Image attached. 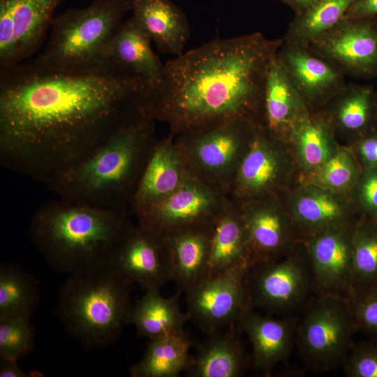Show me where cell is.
<instances>
[{
	"instance_id": "obj_38",
	"label": "cell",
	"mask_w": 377,
	"mask_h": 377,
	"mask_svg": "<svg viewBox=\"0 0 377 377\" xmlns=\"http://www.w3.org/2000/svg\"><path fill=\"white\" fill-rule=\"evenodd\" d=\"M342 367L348 377H377V341H354Z\"/></svg>"
},
{
	"instance_id": "obj_20",
	"label": "cell",
	"mask_w": 377,
	"mask_h": 377,
	"mask_svg": "<svg viewBox=\"0 0 377 377\" xmlns=\"http://www.w3.org/2000/svg\"><path fill=\"white\" fill-rule=\"evenodd\" d=\"M300 315L276 316L249 308L238 325L251 346V367L269 376L276 367L288 359L293 347Z\"/></svg>"
},
{
	"instance_id": "obj_15",
	"label": "cell",
	"mask_w": 377,
	"mask_h": 377,
	"mask_svg": "<svg viewBox=\"0 0 377 377\" xmlns=\"http://www.w3.org/2000/svg\"><path fill=\"white\" fill-rule=\"evenodd\" d=\"M308 45L346 76L377 77V16L345 17Z\"/></svg>"
},
{
	"instance_id": "obj_17",
	"label": "cell",
	"mask_w": 377,
	"mask_h": 377,
	"mask_svg": "<svg viewBox=\"0 0 377 377\" xmlns=\"http://www.w3.org/2000/svg\"><path fill=\"white\" fill-rule=\"evenodd\" d=\"M290 219L298 242L329 226L357 219L349 197L297 182L278 196Z\"/></svg>"
},
{
	"instance_id": "obj_6",
	"label": "cell",
	"mask_w": 377,
	"mask_h": 377,
	"mask_svg": "<svg viewBox=\"0 0 377 377\" xmlns=\"http://www.w3.org/2000/svg\"><path fill=\"white\" fill-rule=\"evenodd\" d=\"M130 0H94L55 17L50 34L35 64L54 70H78L103 63L105 48L131 10Z\"/></svg>"
},
{
	"instance_id": "obj_9",
	"label": "cell",
	"mask_w": 377,
	"mask_h": 377,
	"mask_svg": "<svg viewBox=\"0 0 377 377\" xmlns=\"http://www.w3.org/2000/svg\"><path fill=\"white\" fill-rule=\"evenodd\" d=\"M246 283L251 308L272 316L300 315L315 296L309 260L302 242L281 259L252 267Z\"/></svg>"
},
{
	"instance_id": "obj_40",
	"label": "cell",
	"mask_w": 377,
	"mask_h": 377,
	"mask_svg": "<svg viewBox=\"0 0 377 377\" xmlns=\"http://www.w3.org/2000/svg\"><path fill=\"white\" fill-rule=\"evenodd\" d=\"M347 147L353 154L362 169L377 168V130Z\"/></svg>"
},
{
	"instance_id": "obj_16",
	"label": "cell",
	"mask_w": 377,
	"mask_h": 377,
	"mask_svg": "<svg viewBox=\"0 0 377 377\" xmlns=\"http://www.w3.org/2000/svg\"><path fill=\"white\" fill-rule=\"evenodd\" d=\"M110 265L128 282L145 290L161 289L172 281V267L163 235L134 224Z\"/></svg>"
},
{
	"instance_id": "obj_14",
	"label": "cell",
	"mask_w": 377,
	"mask_h": 377,
	"mask_svg": "<svg viewBox=\"0 0 377 377\" xmlns=\"http://www.w3.org/2000/svg\"><path fill=\"white\" fill-rule=\"evenodd\" d=\"M358 218L329 226L302 242L309 260L315 296L349 300L353 239Z\"/></svg>"
},
{
	"instance_id": "obj_21",
	"label": "cell",
	"mask_w": 377,
	"mask_h": 377,
	"mask_svg": "<svg viewBox=\"0 0 377 377\" xmlns=\"http://www.w3.org/2000/svg\"><path fill=\"white\" fill-rule=\"evenodd\" d=\"M315 110L346 146L377 130V91L371 84L346 83Z\"/></svg>"
},
{
	"instance_id": "obj_35",
	"label": "cell",
	"mask_w": 377,
	"mask_h": 377,
	"mask_svg": "<svg viewBox=\"0 0 377 377\" xmlns=\"http://www.w3.org/2000/svg\"><path fill=\"white\" fill-rule=\"evenodd\" d=\"M362 169L348 147H341L325 163L298 182L348 196Z\"/></svg>"
},
{
	"instance_id": "obj_8",
	"label": "cell",
	"mask_w": 377,
	"mask_h": 377,
	"mask_svg": "<svg viewBox=\"0 0 377 377\" xmlns=\"http://www.w3.org/2000/svg\"><path fill=\"white\" fill-rule=\"evenodd\" d=\"M356 332L349 300L314 296L300 314L295 346L307 369L327 371L343 364Z\"/></svg>"
},
{
	"instance_id": "obj_25",
	"label": "cell",
	"mask_w": 377,
	"mask_h": 377,
	"mask_svg": "<svg viewBox=\"0 0 377 377\" xmlns=\"http://www.w3.org/2000/svg\"><path fill=\"white\" fill-rule=\"evenodd\" d=\"M151 43L149 37L131 16L122 21L108 43L103 61L157 87L164 77V65L153 52Z\"/></svg>"
},
{
	"instance_id": "obj_28",
	"label": "cell",
	"mask_w": 377,
	"mask_h": 377,
	"mask_svg": "<svg viewBox=\"0 0 377 377\" xmlns=\"http://www.w3.org/2000/svg\"><path fill=\"white\" fill-rule=\"evenodd\" d=\"M253 260L239 205L232 200L215 221L205 277L231 268L249 270Z\"/></svg>"
},
{
	"instance_id": "obj_36",
	"label": "cell",
	"mask_w": 377,
	"mask_h": 377,
	"mask_svg": "<svg viewBox=\"0 0 377 377\" xmlns=\"http://www.w3.org/2000/svg\"><path fill=\"white\" fill-rule=\"evenodd\" d=\"M36 330L31 318L0 320V360L18 361L35 347Z\"/></svg>"
},
{
	"instance_id": "obj_44",
	"label": "cell",
	"mask_w": 377,
	"mask_h": 377,
	"mask_svg": "<svg viewBox=\"0 0 377 377\" xmlns=\"http://www.w3.org/2000/svg\"></svg>"
},
{
	"instance_id": "obj_12",
	"label": "cell",
	"mask_w": 377,
	"mask_h": 377,
	"mask_svg": "<svg viewBox=\"0 0 377 377\" xmlns=\"http://www.w3.org/2000/svg\"><path fill=\"white\" fill-rule=\"evenodd\" d=\"M248 272L231 268L202 279L186 293L189 320L205 334L238 324L251 307Z\"/></svg>"
},
{
	"instance_id": "obj_32",
	"label": "cell",
	"mask_w": 377,
	"mask_h": 377,
	"mask_svg": "<svg viewBox=\"0 0 377 377\" xmlns=\"http://www.w3.org/2000/svg\"><path fill=\"white\" fill-rule=\"evenodd\" d=\"M40 300L36 280L20 267L0 265V320L31 318Z\"/></svg>"
},
{
	"instance_id": "obj_7",
	"label": "cell",
	"mask_w": 377,
	"mask_h": 377,
	"mask_svg": "<svg viewBox=\"0 0 377 377\" xmlns=\"http://www.w3.org/2000/svg\"><path fill=\"white\" fill-rule=\"evenodd\" d=\"M256 129L253 122L235 119L175 140L190 174L229 195Z\"/></svg>"
},
{
	"instance_id": "obj_11",
	"label": "cell",
	"mask_w": 377,
	"mask_h": 377,
	"mask_svg": "<svg viewBox=\"0 0 377 377\" xmlns=\"http://www.w3.org/2000/svg\"><path fill=\"white\" fill-rule=\"evenodd\" d=\"M231 202L226 193L190 175L171 195L135 216L137 223L164 235L189 226L213 223Z\"/></svg>"
},
{
	"instance_id": "obj_2",
	"label": "cell",
	"mask_w": 377,
	"mask_h": 377,
	"mask_svg": "<svg viewBox=\"0 0 377 377\" xmlns=\"http://www.w3.org/2000/svg\"><path fill=\"white\" fill-rule=\"evenodd\" d=\"M283 38L253 33L215 39L164 65L145 114L177 136L231 119L259 126L267 73Z\"/></svg>"
},
{
	"instance_id": "obj_23",
	"label": "cell",
	"mask_w": 377,
	"mask_h": 377,
	"mask_svg": "<svg viewBox=\"0 0 377 377\" xmlns=\"http://www.w3.org/2000/svg\"><path fill=\"white\" fill-rule=\"evenodd\" d=\"M190 172L175 135L158 140L147 161L129 208L134 216L175 192Z\"/></svg>"
},
{
	"instance_id": "obj_37",
	"label": "cell",
	"mask_w": 377,
	"mask_h": 377,
	"mask_svg": "<svg viewBox=\"0 0 377 377\" xmlns=\"http://www.w3.org/2000/svg\"><path fill=\"white\" fill-rule=\"evenodd\" d=\"M349 304L356 331L377 341V284L352 293Z\"/></svg>"
},
{
	"instance_id": "obj_3",
	"label": "cell",
	"mask_w": 377,
	"mask_h": 377,
	"mask_svg": "<svg viewBox=\"0 0 377 377\" xmlns=\"http://www.w3.org/2000/svg\"><path fill=\"white\" fill-rule=\"evenodd\" d=\"M157 141L154 121L140 114L91 155L56 176L46 186L63 200L128 213Z\"/></svg>"
},
{
	"instance_id": "obj_41",
	"label": "cell",
	"mask_w": 377,
	"mask_h": 377,
	"mask_svg": "<svg viewBox=\"0 0 377 377\" xmlns=\"http://www.w3.org/2000/svg\"><path fill=\"white\" fill-rule=\"evenodd\" d=\"M377 16V0H355L346 17H358Z\"/></svg>"
},
{
	"instance_id": "obj_30",
	"label": "cell",
	"mask_w": 377,
	"mask_h": 377,
	"mask_svg": "<svg viewBox=\"0 0 377 377\" xmlns=\"http://www.w3.org/2000/svg\"><path fill=\"white\" fill-rule=\"evenodd\" d=\"M298 180L330 158L342 146L320 114L311 110L295 126L288 142Z\"/></svg>"
},
{
	"instance_id": "obj_39",
	"label": "cell",
	"mask_w": 377,
	"mask_h": 377,
	"mask_svg": "<svg viewBox=\"0 0 377 377\" xmlns=\"http://www.w3.org/2000/svg\"><path fill=\"white\" fill-rule=\"evenodd\" d=\"M348 197L358 216L377 221V168L362 169Z\"/></svg>"
},
{
	"instance_id": "obj_29",
	"label": "cell",
	"mask_w": 377,
	"mask_h": 377,
	"mask_svg": "<svg viewBox=\"0 0 377 377\" xmlns=\"http://www.w3.org/2000/svg\"><path fill=\"white\" fill-rule=\"evenodd\" d=\"M179 290L165 297L161 289L146 290L145 294L131 304L128 325H133L138 336L149 340L168 336L184 330L189 320L186 312L181 310Z\"/></svg>"
},
{
	"instance_id": "obj_43",
	"label": "cell",
	"mask_w": 377,
	"mask_h": 377,
	"mask_svg": "<svg viewBox=\"0 0 377 377\" xmlns=\"http://www.w3.org/2000/svg\"><path fill=\"white\" fill-rule=\"evenodd\" d=\"M283 4L288 6L297 15L306 10L314 0H279Z\"/></svg>"
},
{
	"instance_id": "obj_4",
	"label": "cell",
	"mask_w": 377,
	"mask_h": 377,
	"mask_svg": "<svg viewBox=\"0 0 377 377\" xmlns=\"http://www.w3.org/2000/svg\"><path fill=\"white\" fill-rule=\"evenodd\" d=\"M133 225L128 213L58 198L34 212L30 232L47 263L70 275L110 264Z\"/></svg>"
},
{
	"instance_id": "obj_13",
	"label": "cell",
	"mask_w": 377,
	"mask_h": 377,
	"mask_svg": "<svg viewBox=\"0 0 377 377\" xmlns=\"http://www.w3.org/2000/svg\"><path fill=\"white\" fill-rule=\"evenodd\" d=\"M62 1L0 0V74L39 49Z\"/></svg>"
},
{
	"instance_id": "obj_19",
	"label": "cell",
	"mask_w": 377,
	"mask_h": 377,
	"mask_svg": "<svg viewBox=\"0 0 377 377\" xmlns=\"http://www.w3.org/2000/svg\"><path fill=\"white\" fill-rule=\"evenodd\" d=\"M238 205L253 266L281 259L298 242L290 219L278 196Z\"/></svg>"
},
{
	"instance_id": "obj_10",
	"label": "cell",
	"mask_w": 377,
	"mask_h": 377,
	"mask_svg": "<svg viewBox=\"0 0 377 377\" xmlns=\"http://www.w3.org/2000/svg\"><path fill=\"white\" fill-rule=\"evenodd\" d=\"M288 144L268 136L257 126L251 146L232 184L229 196L237 203L277 197L298 182Z\"/></svg>"
},
{
	"instance_id": "obj_31",
	"label": "cell",
	"mask_w": 377,
	"mask_h": 377,
	"mask_svg": "<svg viewBox=\"0 0 377 377\" xmlns=\"http://www.w3.org/2000/svg\"><path fill=\"white\" fill-rule=\"evenodd\" d=\"M192 342L184 330L149 340L141 359L129 368L132 377H177L191 359Z\"/></svg>"
},
{
	"instance_id": "obj_1",
	"label": "cell",
	"mask_w": 377,
	"mask_h": 377,
	"mask_svg": "<svg viewBox=\"0 0 377 377\" xmlns=\"http://www.w3.org/2000/svg\"><path fill=\"white\" fill-rule=\"evenodd\" d=\"M154 89L108 62L66 71L19 64L0 74L1 165L47 184L144 113Z\"/></svg>"
},
{
	"instance_id": "obj_33",
	"label": "cell",
	"mask_w": 377,
	"mask_h": 377,
	"mask_svg": "<svg viewBox=\"0 0 377 377\" xmlns=\"http://www.w3.org/2000/svg\"><path fill=\"white\" fill-rule=\"evenodd\" d=\"M355 0H314L303 12L295 15L283 40L308 45L346 15Z\"/></svg>"
},
{
	"instance_id": "obj_5",
	"label": "cell",
	"mask_w": 377,
	"mask_h": 377,
	"mask_svg": "<svg viewBox=\"0 0 377 377\" xmlns=\"http://www.w3.org/2000/svg\"><path fill=\"white\" fill-rule=\"evenodd\" d=\"M132 286L110 264L70 274L59 289L56 313L86 349L103 348L128 325Z\"/></svg>"
},
{
	"instance_id": "obj_34",
	"label": "cell",
	"mask_w": 377,
	"mask_h": 377,
	"mask_svg": "<svg viewBox=\"0 0 377 377\" xmlns=\"http://www.w3.org/2000/svg\"><path fill=\"white\" fill-rule=\"evenodd\" d=\"M377 284V221L360 216L353 239V267L350 295Z\"/></svg>"
},
{
	"instance_id": "obj_22",
	"label": "cell",
	"mask_w": 377,
	"mask_h": 377,
	"mask_svg": "<svg viewBox=\"0 0 377 377\" xmlns=\"http://www.w3.org/2000/svg\"><path fill=\"white\" fill-rule=\"evenodd\" d=\"M310 110L276 55L267 73L258 126L270 138L288 144L295 126Z\"/></svg>"
},
{
	"instance_id": "obj_26",
	"label": "cell",
	"mask_w": 377,
	"mask_h": 377,
	"mask_svg": "<svg viewBox=\"0 0 377 377\" xmlns=\"http://www.w3.org/2000/svg\"><path fill=\"white\" fill-rule=\"evenodd\" d=\"M214 223L189 226L163 235L170 256L172 281L186 293L207 274Z\"/></svg>"
},
{
	"instance_id": "obj_27",
	"label": "cell",
	"mask_w": 377,
	"mask_h": 377,
	"mask_svg": "<svg viewBox=\"0 0 377 377\" xmlns=\"http://www.w3.org/2000/svg\"><path fill=\"white\" fill-rule=\"evenodd\" d=\"M133 17L163 54H182L190 37L184 13L171 0H130Z\"/></svg>"
},
{
	"instance_id": "obj_24",
	"label": "cell",
	"mask_w": 377,
	"mask_h": 377,
	"mask_svg": "<svg viewBox=\"0 0 377 377\" xmlns=\"http://www.w3.org/2000/svg\"><path fill=\"white\" fill-rule=\"evenodd\" d=\"M238 324L206 334L191 355L186 373L191 377H240L251 367Z\"/></svg>"
},
{
	"instance_id": "obj_42",
	"label": "cell",
	"mask_w": 377,
	"mask_h": 377,
	"mask_svg": "<svg viewBox=\"0 0 377 377\" xmlns=\"http://www.w3.org/2000/svg\"><path fill=\"white\" fill-rule=\"evenodd\" d=\"M18 361L0 360V377H30L37 376V372L24 371L18 365Z\"/></svg>"
},
{
	"instance_id": "obj_18",
	"label": "cell",
	"mask_w": 377,
	"mask_h": 377,
	"mask_svg": "<svg viewBox=\"0 0 377 377\" xmlns=\"http://www.w3.org/2000/svg\"><path fill=\"white\" fill-rule=\"evenodd\" d=\"M277 58L287 76L311 110L323 105L346 84V75L331 61L309 45L283 40Z\"/></svg>"
}]
</instances>
